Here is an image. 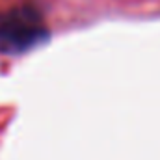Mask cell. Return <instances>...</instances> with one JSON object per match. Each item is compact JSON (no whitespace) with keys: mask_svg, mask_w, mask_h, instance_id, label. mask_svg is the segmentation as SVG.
Wrapping results in <instances>:
<instances>
[{"mask_svg":"<svg viewBox=\"0 0 160 160\" xmlns=\"http://www.w3.org/2000/svg\"><path fill=\"white\" fill-rule=\"evenodd\" d=\"M48 39V30L39 13L30 8L13 9L0 19V52L8 56L24 54Z\"/></svg>","mask_w":160,"mask_h":160,"instance_id":"6da1fadb","label":"cell"}]
</instances>
